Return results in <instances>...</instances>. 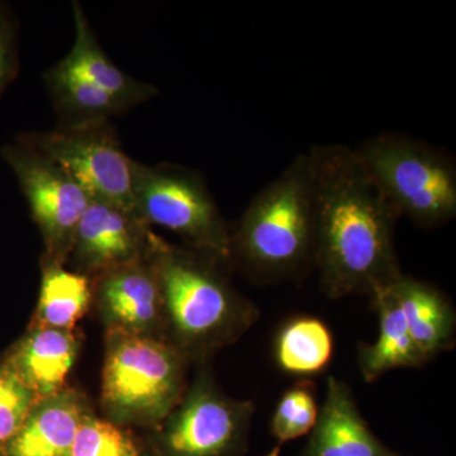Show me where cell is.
I'll use <instances>...</instances> for the list:
<instances>
[{"label":"cell","instance_id":"cell-1","mask_svg":"<svg viewBox=\"0 0 456 456\" xmlns=\"http://www.w3.org/2000/svg\"><path fill=\"white\" fill-rule=\"evenodd\" d=\"M314 159V266L332 299L373 296L402 274L395 246L398 213L354 151L331 143Z\"/></svg>","mask_w":456,"mask_h":456},{"label":"cell","instance_id":"cell-2","mask_svg":"<svg viewBox=\"0 0 456 456\" xmlns=\"http://www.w3.org/2000/svg\"><path fill=\"white\" fill-rule=\"evenodd\" d=\"M151 259L163 294L165 338L189 362H204L259 320L256 305L231 283L224 261L160 236Z\"/></svg>","mask_w":456,"mask_h":456},{"label":"cell","instance_id":"cell-3","mask_svg":"<svg viewBox=\"0 0 456 456\" xmlns=\"http://www.w3.org/2000/svg\"><path fill=\"white\" fill-rule=\"evenodd\" d=\"M314 159L299 154L261 189L230 232V265L259 281H281L314 266Z\"/></svg>","mask_w":456,"mask_h":456},{"label":"cell","instance_id":"cell-4","mask_svg":"<svg viewBox=\"0 0 456 456\" xmlns=\"http://www.w3.org/2000/svg\"><path fill=\"white\" fill-rule=\"evenodd\" d=\"M188 364L163 338L107 332L101 392L106 419L154 430L187 391Z\"/></svg>","mask_w":456,"mask_h":456},{"label":"cell","instance_id":"cell-5","mask_svg":"<svg viewBox=\"0 0 456 456\" xmlns=\"http://www.w3.org/2000/svg\"><path fill=\"white\" fill-rule=\"evenodd\" d=\"M354 151L399 218L435 228L456 217V165L443 150L387 132Z\"/></svg>","mask_w":456,"mask_h":456},{"label":"cell","instance_id":"cell-6","mask_svg":"<svg viewBox=\"0 0 456 456\" xmlns=\"http://www.w3.org/2000/svg\"><path fill=\"white\" fill-rule=\"evenodd\" d=\"M132 203L150 227H163L187 248L230 265L231 226L197 170L132 161Z\"/></svg>","mask_w":456,"mask_h":456},{"label":"cell","instance_id":"cell-7","mask_svg":"<svg viewBox=\"0 0 456 456\" xmlns=\"http://www.w3.org/2000/svg\"><path fill=\"white\" fill-rule=\"evenodd\" d=\"M254 404L228 397L203 369L169 416L154 430L156 456H239Z\"/></svg>","mask_w":456,"mask_h":456},{"label":"cell","instance_id":"cell-8","mask_svg":"<svg viewBox=\"0 0 456 456\" xmlns=\"http://www.w3.org/2000/svg\"><path fill=\"white\" fill-rule=\"evenodd\" d=\"M18 139L62 167L90 200H107L134 209L132 161L123 151L110 121L29 132Z\"/></svg>","mask_w":456,"mask_h":456},{"label":"cell","instance_id":"cell-9","mask_svg":"<svg viewBox=\"0 0 456 456\" xmlns=\"http://www.w3.org/2000/svg\"><path fill=\"white\" fill-rule=\"evenodd\" d=\"M0 155L16 175L40 228L42 259L66 265L75 230L92 200L60 165L18 137L5 143Z\"/></svg>","mask_w":456,"mask_h":456},{"label":"cell","instance_id":"cell-10","mask_svg":"<svg viewBox=\"0 0 456 456\" xmlns=\"http://www.w3.org/2000/svg\"><path fill=\"white\" fill-rule=\"evenodd\" d=\"M158 239L134 209L92 200L75 230L68 263L74 272L93 279L147 259Z\"/></svg>","mask_w":456,"mask_h":456},{"label":"cell","instance_id":"cell-11","mask_svg":"<svg viewBox=\"0 0 456 456\" xmlns=\"http://www.w3.org/2000/svg\"><path fill=\"white\" fill-rule=\"evenodd\" d=\"M151 255L92 279L93 303L107 332L167 340L163 294Z\"/></svg>","mask_w":456,"mask_h":456},{"label":"cell","instance_id":"cell-12","mask_svg":"<svg viewBox=\"0 0 456 456\" xmlns=\"http://www.w3.org/2000/svg\"><path fill=\"white\" fill-rule=\"evenodd\" d=\"M80 342L74 330L29 327L4 362L38 399L66 388Z\"/></svg>","mask_w":456,"mask_h":456},{"label":"cell","instance_id":"cell-13","mask_svg":"<svg viewBox=\"0 0 456 456\" xmlns=\"http://www.w3.org/2000/svg\"><path fill=\"white\" fill-rule=\"evenodd\" d=\"M89 412L82 393L68 387L40 399L0 456H70L77 430Z\"/></svg>","mask_w":456,"mask_h":456},{"label":"cell","instance_id":"cell-14","mask_svg":"<svg viewBox=\"0 0 456 456\" xmlns=\"http://www.w3.org/2000/svg\"><path fill=\"white\" fill-rule=\"evenodd\" d=\"M307 456H391L360 415L349 387L338 378L327 380Z\"/></svg>","mask_w":456,"mask_h":456},{"label":"cell","instance_id":"cell-15","mask_svg":"<svg viewBox=\"0 0 456 456\" xmlns=\"http://www.w3.org/2000/svg\"><path fill=\"white\" fill-rule=\"evenodd\" d=\"M75 40L70 53L57 62L60 68L84 82L110 93L126 110L158 95V89L123 73L102 49L82 5L73 3Z\"/></svg>","mask_w":456,"mask_h":456},{"label":"cell","instance_id":"cell-16","mask_svg":"<svg viewBox=\"0 0 456 456\" xmlns=\"http://www.w3.org/2000/svg\"><path fill=\"white\" fill-rule=\"evenodd\" d=\"M388 289L403 314L411 338L426 359L452 349L455 314L440 290L403 274L388 284Z\"/></svg>","mask_w":456,"mask_h":456},{"label":"cell","instance_id":"cell-17","mask_svg":"<svg viewBox=\"0 0 456 456\" xmlns=\"http://www.w3.org/2000/svg\"><path fill=\"white\" fill-rule=\"evenodd\" d=\"M371 298L379 312V336L374 344L362 345L360 349L359 365L364 379L371 383L393 369L421 367L428 359L411 338L388 285L378 289Z\"/></svg>","mask_w":456,"mask_h":456},{"label":"cell","instance_id":"cell-18","mask_svg":"<svg viewBox=\"0 0 456 456\" xmlns=\"http://www.w3.org/2000/svg\"><path fill=\"white\" fill-rule=\"evenodd\" d=\"M41 288L33 327L74 330L93 303L92 279L41 259Z\"/></svg>","mask_w":456,"mask_h":456},{"label":"cell","instance_id":"cell-19","mask_svg":"<svg viewBox=\"0 0 456 456\" xmlns=\"http://www.w3.org/2000/svg\"><path fill=\"white\" fill-rule=\"evenodd\" d=\"M61 127L108 122L127 112L110 93L84 82L59 65L44 75Z\"/></svg>","mask_w":456,"mask_h":456},{"label":"cell","instance_id":"cell-20","mask_svg":"<svg viewBox=\"0 0 456 456\" xmlns=\"http://www.w3.org/2000/svg\"><path fill=\"white\" fill-rule=\"evenodd\" d=\"M334 354V338L325 322L314 317H297L285 323L275 341V359L285 373H322Z\"/></svg>","mask_w":456,"mask_h":456},{"label":"cell","instance_id":"cell-21","mask_svg":"<svg viewBox=\"0 0 456 456\" xmlns=\"http://www.w3.org/2000/svg\"><path fill=\"white\" fill-rule=\"evenodd\" d=\"M134 437L121 426L89 412L75 437L70 456H141Z\"/></svg>","mask_w":456,"mask_h":456},{"label":"cell","instance_id":"cell-22","mask_svg":"<svg viewBox=\"0 0 456 456\" xmlns=\"http://www.w3.org/2000/svg\"><path fill=\"white\" fill-rule=\"evenodd\" d=\"M318 412L320 408L310 384H297L281 395L270 425L272 434L279 443L305 436L314 430Z\"/></svg>","mask_w":456,"mask_h":456},{"label":"cell","instance_id":"cell-23","mask_svg":"<svg viewBox=\"0 0 456 456\" xmlns=\"http://www.w3.org/2000/svg\"><path fill=\"white\" fill-rule=\"evenodd\" d=\"M40 401L3 360L0 362V454Z\"/></svg>","mask_w":456,"mask_h":456},{"label":"cell","instance_id":"cell-24","mask_svg":"<svg viewBox=\"0 0 456 456\" xmlns=\"http://www.w3.org/2000/svg\"><path fill=\"white\" fill-rule=\"evenodd\" d=\"M18 71L17 33L13 18L0 4V98Z\"/></svg>","mask_w":456,"mask_h":456},{"label":"cell","instance_id":"cell-25","mask_svg":"<svg viewBox=\"0 0 456 456\" xmlns=\"http://www.w3.org/2000/svg\"><path fill=\"white\" fill-rule=\"evenodd\" d=\"M266 456H281V446H275Z\"/></svg>","mask_w":456,"mask_h":456},{"label":"cell","instance_id":"cell-26","mask_svg":"<svg viewBox=\"0 0 456 456\" xmlns=\"http://www.w3.org/2000/svg\"><path fill=\"white\" fill-rule=\"evenodd\" d=\"M141 456H154V455L149 454V452H142V454H141Z\"/></svg>","mask_w":456,"mask_h":456}]
</instances>
